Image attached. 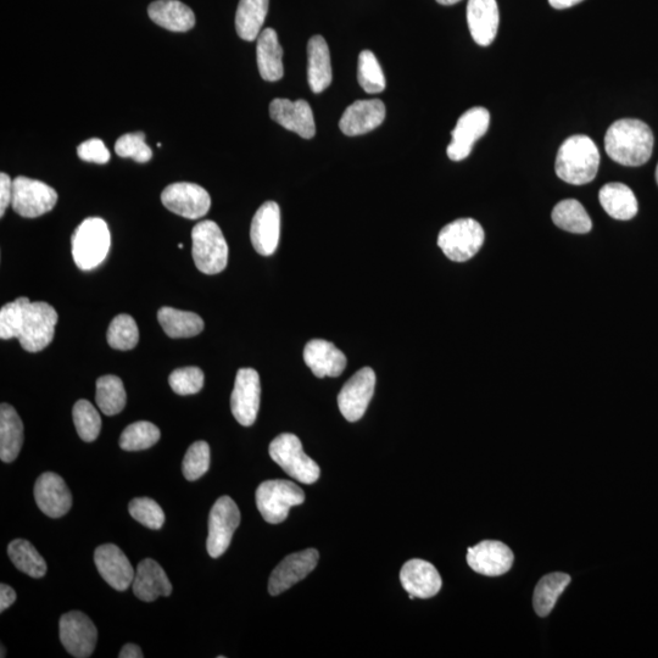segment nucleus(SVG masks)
<instances>
[{
  "label": "nucleus",
  "instance_id": "obj_1",
  "mask_svg": "<svg viewBox=\"0 0 658 658\" xmlns=\"http://www.w3.org/2000/svg\"><path fill=\"white\" fill-rule=\"evenodd\" d=\"M607 155L623 166H641L651 158L654 133L645 122L624 119L613 122L605 136Z\"/></svg>",
  "mask_w": 658,
  "mask_h": 658
},
{
  "label": "nucleus",
  "instance_id": "obj_2",
  "mask_svg": "<svg viewBox=\"0 0 658 658\" xmlns=\"http://www.w3.org/2000/svg\"><path fill=\"white\" fill-rule=\"evenodd\" d=\"M600 153L593 139L588 136H572L563 142L557 153L556 174L574 186L590 183L598 175Z\"/></svg>",
  "mask_w": 658,
  "mask_h": 658
},
{
  "label": "nucleus",
  "instance_id": "obj_3",
  "mask_svg": "<svg viewBox=\"0 0 658 658\" xmlns=\"http://www.w3.org/2000/svg\"><path fill=\"white\" fill-rule=\"evenodd\" d=\"M72 256L82 271L96 269L107 259L111 236L107 222L99 217H89L72 234Z\"/></svg>",
  "mask_w": 658,
  "mask_h": 658
},
{
  "label": "nucleus",
  "instance_id": "obj_4",
  "mask_svg": "<svg viewBox=\"0 0 658 658\" xmlns=\"http://www.w3.org/2000/svg\"><path fill=\"white\" fill-rule=\"evenodd\" d=\"M192 241L193 259L200 272L205 275H217L226 269L228 245L216 222L206 220L195 225Z\"/></svg>",
  "mask_w": 658,
  "mask_h": 658
},
{
  "label": "nucleus",
  "instance_id": "obj_5",
  "mask_svg": "<svg viewBox=\"0 0 658 658\" xmlns=\"http://www.w3.org/2000/svg\"><path fill=\"white\" fill-rule=\"evenodd\" d=\"M58 314L52 305L44 301H27L22 312L19 331L21 347L29 353H38L53 342Z\"/></svg>",
  "mask_w": 658,
  "mask_h": 658
},
{
  "label": "nucleus",
  "instance_id": "obj_6",
  "mask_svg": "<svg viewBox=\"0 0 658 658\" xmlns=\"http://www.w3.org/2000/svg\"><path fill=\"white\" fill-rule=\"evenodd\" d=\"M270 456L278 466L283 468L289 477L303 484H314L319 481L321 471L319 465L304 453L300 439L292 433H283L272 440Z\"/></svg>",
  "mask_w": 658,
  "mask_h": 658
},
{
  "label": "nucleus",
  "instance_id": "obj_7",
  "mask_svg": "<svg viewBox=\"0 0 658 658\" xmlns=\"http://www.w3.org/2000/svg\"><path fill=\"white\" fill-rule=\"evenodd\" d=\"M305 501V494L297 484L283 479H273L259 485L256 490V505L264 520L280 524L287 520L292 507Z\"/></svg>",
  "mask_w": 658,
  "mask_h": 658
},
{
  "label": "nucleus",
  "instance_id": "obj_8",
  "mask_svg": "<svg viewBox=\"0 0 658 658\" xmlns=\"http://www.w3.org/2000/svg\"><path fill=\"white\" fill-rule=\"evenodd\" d=\"M485 233L479 222L460 219L446 225L438 236L439 248L446 258L465 262L473 258L483 247Z\"/></svg>",
  "mask_w": 658,
  "mask_h": 658
},
{
  "label": "nucleus",
  "instance_id": "obj_9",
  "mask_svg": "<svg viewBox=\"0 0 658 658\" xmlns=\"http://www.w3.org/2000/svg\"><path fill=\"white\" fill-rule=\"evenodd\" d=\"M57 202V191L46 183L24 176L15 178L13 181L11 206L16 214L25 219H36V217L49 213Z\"/></svg>",
  "mask_w": 658,
  "mask_h": 658
},
{
  "label": "nucleus",
  "instance_id": "obj_10",
  "mask_svg": "<svg viewBox=\"0 0 658 658\" xmlns=\"http://www.w3.org/2000/svg\"><path fill=\"white\" fill-rule=\"evenodd\" d=\"M241 523V512L230 496H221L209 516V537L206 549L213 559H219L230 548L233 534Z\"/></svg>",
  "mask_w": 658,
  "mask_h": 658
},
{
  "label": "nucleus",
  "instance_id": "obj_11",
  "mask_svg": "<svg viewBox=\"0 0 658 658\" xmlns=\"http://www.w3.org/2000/svg\"><path fill=\"white\" fill-rule=\"evenodd\" d=\"M161 202L171 213L184 219L198 220L209 213L211 198L203 187L194 183H174L161 194Z\"/></svg>",
  "mask_w": 658,
  "mask_h": 658
},
{
  "label": "nucleus",
  "instance_id": "obj_12",
  "mask_svg": "<svg viewBox=\"0 0 658 658\" xmlns=\"http://www.w3.org/2000/svg\"><path fill=\"white\" fill-rule=\"evenodd\" d=\"M375 388L376 373L371 367L361 368L344 384L338 395V406L345 420H361L375 394Z\"/></svg>",
  "mask_w": 658,
  "mask_h": 658
},
{
  "label": "nucleus",
  "instance_id": "obj_13",
  "mask_svg": "<svg viewBox=\"0 0 658 658\" xmlns=\"http://www.w3.org/2000/svg\"><path fill=\"white\" fill-rule=\"evenodd\" d=\"M60 640L66 651L76 658L93 655L98 640V630L85 613L71 611L60 618Z\"/></svg>",
  "mask_w": 658,
  "mask_h": 658
},
{
  "label": "nucleus",
  "instance_id": "obj_14",
  "mask_svg": "<svg viewBox=\"0 0 658 658\" xmlns=\"http://www.w3.org/2000/svg\"><path fill=\"white\" fill-rule=\"evenodd\" d=\"M261 384L259 373L253 368H241L231 397L234 418L244 427L254 425L260 409Z\"/></svg>",
  "mask_w": 658,
  "mask_h": 658
},
{
  "label": "nucleus",
  "instance_id": "obj_15",
  "mask_svg": "<svg viewBox=\"0 0 658 658\" xmlns=\"http://www.w3.org/2000/svg\"><path fill=\"white\" fill-rule=\"evenodd\" d=\"M490 124V114L485 108L467 110L457 121L451 132L453 141L448 147V156L453 161H461L471 154L473 146L487 133Z\"/></svg>",
  "mask_w": 658,
  "mask_h": 658
},
{
  "label": "nucleus",
  "instance_id": "obj_16",
  "mask_svg": "<svg viewBox=\"0 0 658 658\" xmlns=\"http://www.w3.org/2000/svg\"><path fill=\"white\" fill-rule=\"evenodd\" d=\"M319 551L308 549L289 555L271 573L269 591L277 596L292 588L294 584L303 581L315 570L319 562Z\"/></svg>",
  "mask_w": 658,
  "mask_h": 658
},
{
  "label": "nucleus",
  "instance_id": "obj_17",
  "mask_svg": "<svg viewBox=\"0 0 658 658\" xmlns=\"http://www.w3.org/2000/svg\"><path fill=\"white\" fill-rule=\"evenodd\" d=\"M467 563L473 571L488 577L503 576L511 570L513 552L504 543L485 540L467 551Z\"/></svg>",
  "mask_w": 658,
  "mask_h": 658
},
{
  "label": "nucleus",
  "instance_id": "obj_18",
  "mask_svg": "<svg viewBox=\"0 0 658 658\" xmlns=\"http://www.w3.org/2000/svg\"><path fill=\"white\" fill-rule=\"evenodd\" d=\"M94 562L100 576L117 591H125L135 579L136 572L119 546L100 545L94 552Z\"/></svg>",
  "mask_w": 658,
  "mask_h": 658
},
{
  "label": "nucleus",
  "instance_id": "obj_19",
  "mask_svg": "<svg viewBox=\"0 0 658 658\" xmlns=\"http://www.w3.org/2000/svg\"><path fill=\"white\" fill-rule=\"evenodd\" d=\"M281 237V210L275 202L262 204L254 216L250 238L256 253L275 254Z\"/></svg>",
  "mask_w": 658,
  "mask_h": 658
},
{
  "label": "nucleus",
  "instance_id": "obj_20",
  "mask_svg": "<svg viewBox=\"0 0 658 658\" xmlns=\"http://www.w3.org/2000/svg\"><path fill=\"white\" fill-rule=\"evenodd\" d=\"M33 493L39 510L48 517H63L71 509L72 495L64 479L57 473L47 472L39 476Z\"/></svg>",
  "mask_w": 658,
  "mask_h": 658
},
{
  "label": "nucleus",
  "instance_id": "obj_21",
  "mask_svg": "<svg viewBox=\"0 0 658 658\" xmlns=\"http://www.w3.org/2000/svg\"><path fill=\"white\" fill-rule=\"evenodd\" d=\"M270 116L278 125L297 133L301 138L311 139L315 136L314 114L305 100H297V102H291L289 99L272 100Z\"/></svg>",
  "mask_w": 658,
  "mask_h": 658
},
{
  "label": "nucleus",
  "instance_id": "obj_22",
  "mask_svg": "<svg viewBox=\"0 0 658 658\" xmlns=\"http://www.w3.org/2000/svg\"><path fill=\"white\" fill-rule=\"evenodd\" d=\"M386 119V105L379 99L358 100L344 111L339 127L344 135L354 137L376 130Z\"/></svg>",
  "mask_w": 658,
  "mask_h": 658
},
{
  "label": "nucleus",
  "instance_id": "obj_23",
  "mask_svg": "<svg viewBox=\"0 0 658 658\" xmlns=\"http://www.w3.org/2000/svg\"><path fill=\"white\" fill-rule=\"evenodd\" d=\"M400 582L409 595L418 599L433 598L442 589V578L437 568L418 559L406 562L401 568Z\"/></svg>",
  "mask_w": 658,
  "mask_h": 658
},
{
  "label": "nucleus",
  "instance_id": "obj_24",
  "mask_svg": "<svg viewBox=\"0 0 658 658\" xmlns=\"http://www.w3.org/2000/svg\"><path fill=\"white\" fill-rule=\"evenodd\" d=\"M499 8L496 0H468L467 22L473 41L488 47L499 29Z\"/></svg>",
  "mask_w": 658,
  "mask_h": 658
},
{
  "label": "nucleus",
  "instance_id": "obj_25",
  "mask_svg": "<svg viewBox=\"0 0 658 658\" xmlns=\"http://www.w3.org/2000/svg\"><path fill=\"white\" fill-rule=\"evenodd\" d=\"M304 361L316 377H338L347 367V356L327 340L314 339L305 345Z\"/></svg>",
  "mask_w": 658,
  "mask_h": 658
},
{
  "label": "nucleus",
  "instance_id": "obj_26",
  "mask_svg": "<svg viewBox=\"0 0 658 658\" xmlns=\"http://www.w3.org/2000/svg\"><path fill=\"white\" fill-rule=\"evenodd\" d=\"M132 585L133 593L144 602H152L172 593V584L164 568L152 559L139 562Z\"/></svg>",
  "mask_w": 658,
  "mask_h": 658
},
{
  "label": "nucleus",
  "instance_id": "obj_27",
  "mask_svg": "<svg viewBox=\"0 0 658 658\" xmlns=\"http://www.w3.org/2000/svg\"><path fill=\"white\" fill-rule=\"evenodd\" d=\"M148 14L156 25L172 32H187L195 25L192 9L178 0H156L149 5Z\"/></svg>",
  "mask_w": 658,
  "mask_h": 658
},
{
  "label": "nucleus",
  "instance_id": "obj_28",
  "mask_svg": "<svg viewBox=\"0 0 658 658\" xmlns=\"http://www.w3.org/2000/svg\"><path fill=\"white\" fill-rule=\"evenodd\" d=\"M24 444V425L21 418L9 404L0 406V459L13 462L18 459Z\"/></svg>",
  "mask_w": 658,
  "mask_h": 658
},
{
  "label": "nucleus",
  "instance_id": "obj_29",
  "mask_svg": "<svg viewBox=\"0 0 658 658\" xmlns=\"http://www.w3.org/2000/svg\"><path fill=\"white\" fill-rule=\"evenodd\" d=\"M308 59V80L311 91L322 93L332 82L331 55L325 38L314 36L310 39Z\"/></svg>",
  "mask_w": 658,
  "mask_h": 658
},
{
  "label": "nucleus",
  "instance_id": "obj_30",
  "mask_svg": "<svg viewBox=\"0 0 658 658\" xmlns=\"http://www.w3.org/2000/svg\"><path fill=\"white\" fill-rule=\"evenodd\" d=\"M599 199L602 208L613 219L628 221L638 214V200L626 184H606L601 188Z\"/></svg>",
  "mask_w": 658,
  "mask_h": 658
},
{
  "label": "nucleus",
  "instance_id": "obj_31",
  "mask_svg": "<svg viewBox=\"0 0 658 658\" xmlns=\"http://www.w3.org/2000/svg\"><path fill=\"white\" fill-rule=\"evenodd\" d=\"M256 53L261 77L269 82L280 81L284 74L283 49L275 30L266 29L260 33Z\"/></svg>",
  "mask_w": 658,
  "mask_h": 658
},
{
  "label": "nucleus",
  "instance_id": "obj_32",
  "mask_svg": "<svg viewBox=\"0 0 658 658\" xmlns=\"http://www.w3.org/2000/svg\"><path fill=\"white\" fill-rule=\"evenodd\" d=\"M158 320L165 333L170 338H191L203 332L204 321L194 312L161 308Z\"/></svg>",
  "mask_w": 658,
  "mask_h": 658
},
{
  "label": "nucleus",
  "instance_id": "obj_33",
  "mask_svg": "<svg viewBox=\"0 0 658 658\" xmlns=\"http://www.w3.org/2000/svg\"><path fill=\"white\" fill-rule=\"evenodd\" d=\"M267 11H269V0H241L236 15L238 36L244 41H255L261 33Z\"/></svg>",
  "mask_w": 658,
  "mask_h": 658
},
{
  "label": "nucleus",
  "instance_id": "obj_34",
  "mask_svg": "<svg viewBox=\"0 0 658 658\" xmlns=\"http://www.w3.org/2000/svg\"><path fill=\"white\" fill-rule=\"evenodd\" d=\"M571 583V577L565 573H551L540 579L534 590L533 606L540 617L550 615L554 610L567 585Z\"/></svg>",
  "mask_w": 658,
  "mask_h": 658
},
{
  "label": "nucleus",
  "instance_id": "obj_35",
  "mask_svg": "<svg viewBox=\"0 0 658 658\" xmlns=\"http://www.w3.org/2000/svg\"><path fill=\"white\" fill-rule=\"evenodd\" d=\"M552 221L563 231L584 234L591 231L593 222L584 206L578 200H562L552 210Z\"/></svg>",
  "mask_w": 658,
  "mask_h": 658
},
{
  "label": "nucleus",
  "instance_id": "obj_36",
  "mask_svg": "<svg viewBox=\"0 0 658 658\" xmlns=\"http://www.w3.org/2000/svg\"><path fill=\"white\" fill-rule=\"evenodd\" d=\"M11 562L19 571L32 578H42L47 573V563L35 546L24 539H16L8 546Z\"/></svg>",
  "mask_w": 658,
  "mask_h": 658
},
{
  "label": "nucleus",
  "instance_id": "obj_37",
  "mask_svg": "<svg viewBox=\"0 0 658 658\" xmlns=\"http://www.w3.org/2000/svg\"><path fill=\"white\" fill-rule=\"evenodd\" d=\"M96 401L104 415L115 416L125 409L127 395L121 379L116 376L98 378Z\"/></svg>",
  "mask_w": 658,
  "mask_h": 658
},
{
  "label": "nucleus",
  "instance_id": "obj_38",
  "mask_svg": "<svg viewBox=\"0 0 658 658\" xmlns=\"http://www.w3.org/2000/svg\"><path fill=\"white\" fill-rule=\"evenodd\" d=\"M160 437V429L152 422L139 421L132 423L122 432L120 446L125 451L147 450L158 443Z\"/></svg>",
  "mask_w": 658,
  "mask_h": 658
},
{
  "label": "nucleus",
  "instance_id": "obj_39",
  "mask_svg": "<svg viewBox=\"0 0 658 658\" xmlns=\"http://www.w3.org/2000/svg\"><path fill=\"white\" fill-rule=\"evenodd\" d=\"M107 339L113 349L122 351L135 349L139 340L135 319L126 314L116 316L110 323Z\"/></svg>",
  "mask_w": 658,
  "mask_h": 658
},
{
  "label": "nucleus",
  "instance_id": "obj_40",
  "mask_svg": "<svg viewBox=\"0 0 658 658\" xmlns=\"http://www.w3.org/2000/svg\"><path fill=\"white\" fill-rule=\"evenodd\" d=\"M72 417L76 426L78 436L83 442L91 443L99 437L102 429V418L88 400H78L72 410Z\"/></svg>",
  "mask_w": 658,
  "mask_h": 658
},
{
  "label": "nucleus",
  "instance_id": "obj_41",
  "mask_svg": "<svg viewBox=\"0 0 658 658\" xmlns=\"http://www.w3.org/2000/svg\"><path fill=\"white\" fill-rule=\"evenodd\" d=\"M358 80L362 89L370 94L381 93L386 89V77L375 54L370 50H364L360 54Z\"/></svg>",
  "mask_w": 658,
  "mask_h": 658
},
{
  "label": "nucleus",
  "instance_id": "obj_42",
  "mask_svg": "<svg viewBox=\"0 0 658 658\" xmlns=\"http://www.w3.org/2000/svg\"><path fill=\"white\" fill-rule=\"evenodd\" d=\"M210 467V446L206 442H195L187 450L183 459L182 471L187 481H198Z\"/></svg>",
  "mask_w": 658,
  "mask_h": 658
},
{
  "label": "nucleus",
  "instance_id": "obj_43",
  "mask_svg": "<svg viewBox=\"0 0 658 658\" xmlns=\"http://www.w3.org/2000/svg\"><path fill=\"white\" fill-rule=\"evenodd\" d=\"M115 152L121 158H131L139 164H146L153 158V150L148 147L143 132L127 133L117 139Z\"/></svg>",
  "mask_w": 658,
  "mask_h": 658
},
{
  "label": "nucleus",
  "instance_id": "obj_44",
  "mask_svg": "<svg viewBox=\"0 0 658 658\" xmlns=\"http://www.w3.org/2000/svg\"><path fill=\"white\" fill-rule=\"evenodd\" d=\"M128 511L135 520L144 527L160 529L165 523V513L156 501L149 498L133 499L128 505Z\"/></svg>",
  "mask_w": 658,
  "mask_h": 658
},
{
  "label": "nucleus",
  "instance_id": "obj_45",
  "mask_svg": "<svg viewBox=\"0 0 658 658\" xmlns=\"http://www.w3.org/2000/svg\"><path fill=\"white\" fill-rule=\"evenodd\" d=\"M170 387L178 395H193L204 387V373L198 367L178 368L169 377Z\"/></svg>",
  "mask_w": 658,
  "mask_h": 658
},
{
  "label": "nucleus",
  "instance_id": "obj_46",
  "mask_svg": "<svg viewBox=\"0 0 658 658\" xmlns=\"http://www.w3.org/2000/svg\"><path fill=\"white\" fill-rule=\"evenodd\" d=\"M29 298H19L13 303L5 304L0 310V338L3 340L18 339L22 312Z\"/></svg>",
  "mask_w": 658,
  "mask_h": 658
},
{
  "label": "nucleus",
  "instance_id": "obj_47",
  "mask_svg": "<svg viewBox=\"0 0 658 658\" xmlns=\"http://www.w3.org/2000/svg\"><path fill=\"white\" fill-rule=\"evenodd\" d=\"M77 154L81 160L87 161V163L103 165L110 160L109 149L105 147L102 139L98 138L88 139V141L80 144L77 148Z\"/></svg>",
  "mask_w": 658,
  "mask_h": 658
},
{
  "label": "nucleus",
  "instance_id": "obj_48",
  "mask_svg": "<svg viewBox=\"0 0 658 658\" xmlns=\"http://www.w3.org/2000/svg\"><path fill=\"white\" fill-rule=\"evenodd\" d=\"M11 202H13V181L2 172L0 174V216H4Z\"/></svg>",
  "mask_w": 658,
  "mask_h": 658
},
{
  "label": "nucleus",
  "instance_id": "obj_49",
  "mask_svg": "<svg viewBox=\"0 0 658 658\" xmlns=\"http://www.w3.org/2000/svg\"><path fill=\"white\" fill-rule=\"evenodd\" d=\"M16 601V593L7 584L0 585V612L8 610Z\"/></svg>",
  "mask_w": 658,
  "mask_h": 658
},
{
  "label": "nucleus",
  "instance_id": "obj_50",
  "mask_svg": "<svg viewBox=\"0 0 658 658\" xmlns=\"http://www.w3.org/2000/svg\"><path fill=\"white\" fill-rule=\"evenodd\" d=\"M120 658H143V652L139 646L136 644H126L124 648L121 649Z\"/></svg>",
  "mask_w": 658,
  "mask_h": 658
},
{
  "label": "nucleus",
  "instance_id": "obj_51",
  "mask_svg": "<svg viewBox=\"0 0 658 658\" xmlns=\"http://www.w3.org/2000/svg\"><path fill=\"white\" fill-rule=\"evenodd\" d=\"M581 2L583 0H549L551 7L559 10L572 8Z\"/></svg>",
  "mask_w": 658,
  "mask_h": 658
},
{
  "label": "nucleus",
  "instance_id": "obj_52",
  "mask_svg": "<svg viewBox=\"0 0 658 658\" xmlns=\"http://www.w3.org/2000/svg\"><path fill=\"white\" fill-rule=\"evenodd\" d=\"M437 2L442 5H454L461 2V0H437Z\"/></svg>",
  "mask_w": 658,
  "mask_h": 658
},
{
  "label": "nucleus",
  "instance_id": "obj_53",
  "mask_svg": "<svg viewBox=\"0 0 658 658\" xmlns=\"http://www.w3.org/2000/svg\"><path fill=\"white\" fill-rule=\"evenodd\" d=\"M5 656H7V654H5L4 646L2 645V655H0V657L3 658V657H5Z\"/></svg>",
  "mask_w": 658,
  "mask_h": 658
},
{
  "label": "nucleus",
  "instance_id": "obj_54",
  "mask_svg": "<svg viewBox=\"0 0 658 658\" xmlns=\"http://www.w3.org/2000/svg\"><path fill=\"white\" fill-rule=\"evenodd\" d=\"M656 181H657V184H658V165H657V169H656Z\"/></svg>",
  "mask_w": 658,
  "mask_h": 658
},
{
  "label": "nucleus",
  "instance_id": "obj_55",
  "mask_svg": "<svg viewBox=\"0 0 658 658\" xmlns=\"http://www.w3.org/2000/svg\"><path fill=\"white\" fill-rule=\"evenodd\" d=\"M184 245L183 244H178V248L183 249Z\"/></svg>",
  "mask_w": 658,
  "mask_h": 658
}]
</instances>
